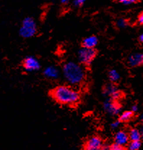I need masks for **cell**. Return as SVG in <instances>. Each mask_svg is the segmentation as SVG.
Instances as JSON below:
<instances>
[{"label": "cell", "instance_id": "obj_12", "mask_svg": "<svg viewBox=\"0 0 143 150\" xmlns=\"http://www.w3.org/2000/svg\"><path fill=\"white\" fill-rule=\"evenodd\" d=\"M98 39L95 36H90L86 38L83 41V45L86 48L94 49V47L98 44Z\"/></svg>", "mask_w": 143, "mask_h": 150}, {"label": "cell", "instance_id": "obj_26", "mask_svg": "<svg viewBox=\"0 0 143 150\" xmlns=\"http://www.w3.org/2000/svg\"><path fill=\"white\" fill-rule=\"evenodd\" d=\"M139 40H140L141 42L143 43V33L140 35V36H139Z\"/></svg>", "mask_w": 143, "mask_h": 150}, {"label": "cell", "instance_id": "obj_4", "mask_svg": "<svg viewBox=\"0 0 143 150\" xmlns=\"http://www.w3.org/2000/svg\"><path fill=\"white\" fill-rule=\"evenodd\" d=\"M96 56V52L94 49L86 48L83 47L78 52V59L81 64L89 65L93 62Z\"/></svg>", "mask_w": 143, "mask_h": 150}, {"label": "cell", "instance_id": "obj_23", "mask_svg": "<svg viewBox=\"0 0 143 150\" xmlns=\"http://www.w3.org/2000/svg\"><path fill=\"white\" fill-rule=\"evenodd\" d=\"M138 110H139V108H138L137 105H133V106L132 107V110H131V111H132V112H137L138 111Z\"/></svg>", "mask_w": 143, "mask_h": 150}, {"label": "cell", "instance_id": "obj_27", "mask_svg": "<svg viewBox=\"0 0 143 150\" xmlns=\"http://www.w3.org/2000/svg\"><path fill=\"white\" fill-rule=\"evenodd\" d=\"M140 120H141V121L143 123V114H142V115L140 116Z\"/></svg>", "mask_w": 143, "mask_h": 150}, {"label": "cell", "instance_id": "obj_19", "mask_svg": "<svg viewBox=\"0 0 143 150\" xmlns=\"http://www.w3.org/2000/svg\"><path fill=\"white\" fill-rule=\"evenodd\" d=\"M121 122L119 120H116V121L113 122V123L111 124V127L112 129H114V130L117 129V128L120 126V125H121Z\"/></svg>", "mask_w": 143, "mask_h": 150}, {"label": "cell", "instance_id": "obj_13", "mask_svg": "<svg viewBox=\"0 0 143 150\" xmlns=\"http://www.w3.org/2000/svg\"><path fill=\"white\" fill-rule=\"evenodd\" d=\"M129 141H140L142 139L140 131L137 128H132L128 134Z\"/></svg>", "mask_w": 143, "mask_h": 150}, {"label": "cell", "instance_id": "obj_24", "mask_svg": "<svg viewBox=\"0 0 143 150\" xmlns=\"http://www.w3.org/2000/svg\"><path fill=\"white\" fill-rule=\"evenodd\" d=\"M69 1H70V0H61V2H62V4H67Z\"/></svg>", "mask_w": 143, "mask_h": 150}, {"label": "cell", "instance_id": "obj_10", "mask_svg": "<svg viewBox=\"0 0 143 150\" xmlns=\"http://www.w3.org/2000/svg\"><path fill=\"white\" fill-rule=\"evenodd\" d=\"M128 63L131 67H138L143 65V53H135L129 56Z\"/></svg>", "mask_w": 143, "mask_h": 150}, {"label": "cell", "instance_id": "obj_21", "mask_svg": "<svg viewBox=\"0 0 143 150\" xmlns=\"http://www.w3.org/2000/svg\"><path fill=\"white\" fill-rule=\"evenodd\" d=\"M120 2L122 3L123 4H125V5H129V4H134V3L137 2V0H119Z\"/></svg>", "mask_w": 143, "mask_h": 150}, {"label": "cell", "instance_id": "obj_14", "mask_svg": "<svg viewBox=\"0 0 143 150\" xmlns=\"http://www.w3.org/2000/svg\"><path fill=\"white\" fill-rule=\"evenodd\" d=\"M133 113L132 111H125L121 114L119 117V120L121 122L129 121L133 117Z\"/></svg>", "mask_w": 143, "mask_h": 150}, {"label": "cell", "instance_id": "obj_25", "mask_svg": "<svg viewBox=\"0 0 143 150\" xmlns=\"http://www.w3.org/2000/svg\"><path fill=\"white\" fill-rule=\"evenodd\" d=\"M140 133H141V137H142V139H143V125L140 129Z\"/></svg>", "mask_w": 143, "mask_h": 150}, {"label": "cell", "instance_id": "obj_2", "mask_svg": "<svg viewBox=\"0 0 143 150\" xmlns=\"http://www.w3.org/2000/svg\"><path fill=\"white\" fill-rule=\"evenodd\" d=\"M63 75L69 84L78 86L84 81L86 72L83 67L74 62H67L63 67Z\"/></svg>", "mask_w": 143, "mask_h": 150}, {"label": "cell", "instance_id": "obj_15", "mask_svg": "<svg viewBox=\"0 0 143 150\" xmlns=\"http://www.w3.org/2000/svg\"><path fill=\"white\" fill-rule=\"evenodd\" d=\"M109 78L112 82H116L119 80L120 75L116 70H111L109 73Z\"/></svg>", "mask_w": 143, "mask_h": 150}, {"label": "cell", "instance_id": "obj_5", "mask_svg": "<svg viewBox=\"0 0 143 150\" xmlns=\"http://www.w3.org/2000/svg\"><path fill=\"white\" fill-rule=\"evenodd\" d=\"M103 109L109 115H116L120 113L121 108L120 104H118L117 101L109 99L105 101L104 103H103Z\"/></svg>", "mask_w": 143, "mask_h": 150}, {"label": "cell", "instance_id": "obj_6", "mask_svg": "<svg viewBox=\"0 0 143 150\" xmlns=\"http://www.w3.org/2000/svg\"><path fill=\"white\" fill-rule=\"evenodd\" d=\"M103 94L106 96L109 97V99H111L116 101L119 99L121 96V91L117 88L116 86L112 83L108 84L104 87V88H103Z\"/></svg>", "mask_w": 143, "mask_h": 150}, {"label": "cell", "instance_id": "obj_20", "mask_svg": "<svg viewBox=\"0 0 143 150\" xmlns=\"http://www.w3.org/2000/svg\"><path fill=\"white\" fill-rule=\"evenodd\" d=\"M87 0H73V4H74V6L76 7H80V6L83 5Z\"/></svg>", "mask_w": 143, "mask_h": 150}, {"label": "cell", "instance_id": "obj_22", "mask_svg": "<svg viewBox=\"0 0 143 150\" xmlns=\"http://www.w3.org/2000/svg\"><path fill=\"white\" fill-rule=\"evenodd\" d=\"M138 22H139V24L143 25V12L138 17Z\"/></svg>", "mask_w": 143, "mask_h": 150}, {"label": "cell", "instance_id": "obj_1", "mask_svg": "<svg viewBox=\"0 0 143 150\" xmlns=\"http://www.w3.org/2000/svg\"><path fill=\"white\" fill-rule=\"evenodd\" d=\"M51 96L55 101L61 105H74L79 102L80 93L68 86H59L54 88Z\"/></svg>", "mask_w": 143, "mask_h": 150}, {"label": "cell", "instance_id": "obj_7", "mask_svg": "<svg viewBox=\"0 0 143 150\" xmlns=\"http://www.w3.org/2000/svg\"><path fill=\"white\" fill-rule=\"evenodd\" d=\"M23 67L27 71H36L40 68V62L36 57L33 56H28L24 59Z\"/></svg>", "mask_w": 143, "mask_h": 150}, {"label": "cell", "instance_id": "obj_9", "mask_svg": "<svg viewBox=\"0 0 143 150\" xmlns=\"http://www.w3.org/2000/svg\"><path fill=\"white\" fill-rule=\"evenodd\" d=\"M115 142L122 146H125L129 143V135L124 131H119L115 135Z\"/></svg>", "mask_w": 143, "mask_h": 150}, {"label": "cell", "instance_id": "obj_11", "mask_svg": "<svg viewBox=\"0 0 143 150\" xmlns=\"http://www.w3.org/2000/svg\"><path fill=\"white\" fill-rule=\"evenodd\" d=\"M43 74L45 77L49 79H57L59 77V71L57 68L54 66H49L47 67L44 70Z\"/></svg>", "mask_w": 143, "mask_h": 150}, {"label": "cell", "instance_id": "obj_8", "mask_svg": "<svg viewBox=\"0 0 143 150\" xmlns=\"http://www.w3.org/2000/svg\"><path fill=\"white\" fill-rule=\"evenodd\" d=\"M103 146V142L98 137H92L87 141L85 149L87 150H100Z\"/></svg>", "mask_w": 143, "mask_h": 150}, {"label": "cell", "instance_id": "obj_16", "mask_svg": "<svg viewBox=\"0 0 143 150\" xmlns=\"http://www.w3.org/2000/svg\"><path fill=\"white\" fill-rule=\"evenodd\" d=\"M142 144L140 141H131L128 145V149L129 150H138L141 148Z\"/></svg>", "mask_w": 143, "mask_h": 150}, {"label": "cell", "instance_id": "obj_3", "mask_svg": "<svg viewBox=\"0 0 143 150\" xmlns=\"http://www.w3.org/2000/svg\"><path fill=\"white\" fill-rule=\"evenodd\" d=\"M37 31L36 23L32 18H26L23 20L20 28L19 33L22 37L31 38Z\"/></svg>", "mask_w": 143, "mask_h": 150}, {"label": "cell", "instance_id": "obj_18", "mask_svg": "<svg viewBox=\"0 0 143 150\" xmlns=\"http://www.w3.org/2000/svg\"><path fill=\"white\" fill-rule=\"evenodd\" d=\"M109 149L110 150H123L124 149V146H121V145L118 144L117 143H114L111 145H109Z\"/></svg>", "mask_w": 143, "mask_h": 150}, {"label": "cell", "instance_id": "obj_17", "mask_svg": "<svg viewBox=\"0 0 143 150\" xmlns=\"http://www.w3.org/2000/svg\"><path fill=\"white\" fill-rule=\"evenodd\" d=\"M116 25L119 28H124L127 26V21L123 19V18H120L116 21Z\"/></svg>", "mask_w": 143, "mask_h": 150}]
</instances>
